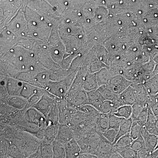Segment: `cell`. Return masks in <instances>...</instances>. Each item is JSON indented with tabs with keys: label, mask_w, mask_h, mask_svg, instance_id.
Returning a JSON list of instances; mask_svg holds the SVG:
<instances>
[{
	"label": "cell",
	"mask_w": 158,
	"mask_h": 158,
	"mask_svg": "<svg viewBox=\"0 0 158 158\" xmlns=\"http://www.w3.org/2000/svg\"><path fill=\"white\" fill-rule=\"evenodd\" d=\"M156 116L153 113L151 109L149 106L148 108V116L146 123H145V127L146 130L149 133L151 131L156 120Z\"/></svg>",
	"instance_id": "obj_27"
},
{
	"label": "cell",
	"mask_w": 158,
	"mask_h": 158,
	"mask_svg": "<svg viewBox=\"0 0 158 158\" xmlns=\"http://www.w3.org/2000/svg\"><path fill=\"white\" fill-rule=\"evenodd\" d=\"M98 85V84L95 78L92 76L87 77L85 79L83 88L85 91L89 92L97 89Z\"/></svg>",
	"instance_id": "obj_23"
},
{
	"label": "cell",
	"mask_w": 158,
	"mask_h": 158,
	"mask_svg": "<svg viewBox=\"0 0 158 158\" xmlns=\"http://www.w3.org/2000/svg\"><path fill=\"white\" fill-rule=\"evenodd\" d=\"M112 107V101L105 100L102 102L98 110L100 113L109 114L111 113Z\"/></svg>",
	"instance_id": "obj_33"
},
{
	"label": "cell",
	"mask_w": 158,
	"mask_h": 158,
	"mask_svg": "<svg viewBox=\"0 0 158 158\" xmlns=\"http://www.w3.org/2000/svg\"><path fill=\"white\" fill-rule=\"evenodd\" d=\"M65 158H77L81 154V148L73 138L65 145Z\"/></svg>",
	"instance_id": "obj_9"
},
{
	"label": "cell",
	"mask_w": 158,
	"mask_h": 158,
	"mask_svg": "<svg viewBox=\"0 0 158 158\" xmlns=\"http://www.w3.org/2000/svg\"><path fill=\"white\" fill-rule=\"evenodd\" d=\"M102 135L98 131L84 133L74 138L81 148V153L94 155L101 141Z\"/></svg>",
	"instance_id": "obj_1"
},
{
	"label": "cell",
	"mask_w": 158,
	"mask_h": 158,
	"mask_svg": "<svg viewBox=\"0 0 158 158\" xmlns=\"http://www.w3.org/2000/svg\"><path fill=\"white\" fill-rule=\"evenodd\" d=\"M145 147L144 139L141 135L138 138L134 140L131 146V148L137 152Z\"/></svg>",
	"instance_id": "obj_32"
},
{
	"label": "cell",
	"mask_w": 158,
	"mask_h": 158,
	"mask_svg": "<svg viewBox=\"0 0 158 158\" xmlns=\"http://www.w3.org/2000/svg\"><path fill=\"white\" fill-rule=\"evenodd\" d=\"M113 152V143L102 135L94 155H96L98 158H110Z\"/></svg>",
	"instance_id": "obj_6"
},
{
	"label": "cell",
	"mask_w": 158,
	"mask_h": 158,
	"mask_svg": "<svg viewBox=\"0 0 158 158\" xmlns=\"http://www.w3.org/2000/svg\"><path fill=\"white\" fill-rule=\"evenodd\" d=\"M109 117V129L118 131L121 123L122 118L114 115L113 113L108 114Z\"/></svg>",
	"instance_id": "obj_29"
},
{
	"label": "cell",
	"mask_w": 158,
	"mask_h": 158,
	"mask_svg": "<svg viewBox=\"0 0 158 158\" xmlns=\"http://www.w3.org/2000/svg\"><path fill=\"white\" fill-rule=\"evenodd\" d=\"M8 102L10 106L19 110H23L28 104V100L20 96H11Z\"/></svg>",
	"instance_id": "obj_18"
},
{
	"label": "cell",
	"mask_w": 158,
	"mask_h": 158,
	"mask_svg": "<svg viewBox=\"0 0 158 158\" xmlns=\"http://www.w3.org/2000/svg\"><path fill=\"white\" fill-rule=\"evenodd\" d=\"M148 107H146L141 111V113L138 115V117L135 121L138 122L141 126L144 127L147 120L148 112Z\"/></svg>",
	"instance_id": "obj_35"
},
{
	"label": "cell",
	"mask_w": 158,
	"mask_h": 158,
	"mask_svg": "<svg viewBox=\"0 0 158 158\" xmlns=\"http://www.w3.org/2000/svg\"><path fill=\"white\" fill-rule=\"evenodd\" d=\"M118 131L115 129H109L107 130L104 133L102 134V135L106 138L107 140L110 141L111 143H114L116 136H117V134H118Z\"/></svg>",
	"instance_id": "obj_34"
},
{
	"label": "cell",
	"mask_w": 158,
	"mask_h": 158,
	"mask_svg": "<svg viewBox=\"0 0 158 158\" xmlns=\"http://www.w3.org/2000/svg\"><path fill=\"white\" fill-rule=\"evenodd\" d=\"M97 131L103 134L109 129V117L108 114L100 113L95 118Z\"/></svg>",
	"instance_id": "obj_15"
},
{
	"label": "cell",
	"mask_w": 158,
	"mask_h": 158,
	"mask_svg": "<svg viewBox=\"0 0 158 158\" xmlns=\"http://www.w3.org/2000/svg\"><path fill=\"white\" fill-rule=\"evenodd\" d=\"M55 100L48 95L44 94L39 102L32 107L39 111L46 118Z\"/></svg>",
	"instance_id": "obj_8"
},
{
	"label": "cell",
	"mask_w": 158,
	"mask_h": 158,
	"mask_svg": "<svg viewBox=\"0 0 158 158\" xmlns=\"http://www.w3.org/2000/svg\"><path fill=\"white\" fill-rule=\"evenodd\" d=\"M132 87L134 89L137 102L143 103L148 104L150 96L144 86L138 84L134 85Z\"/></svg>",
	"instance_id": "obj_11"
},
{
	"label": "cell",
	"mask_w": 158,
	"mask_h": 158,
	"mask_svg": "<svg viewBox=\"0 0 158 158\" xmlns=\"http://www.w3.org/2000/svg\"><path fill=\"white\" fill-rule=\"evenodd\" d=\"M110 77V73L107 71L102 70L99 73L96 77L98 86L107 85L111 80Z\"/></svg>",
	"instance_id": "obj_28"
},
{
	"label": "cell",
	"mask_w": 158,
	"mask_h": 158,
	"mask_svg": "<svg viewBox=\"0 0 158 158\" xmlns=\"http://www.w3.org/2000/svg\"><path fill=\"white\" fill-rule=\"evenodd\" d=\"M44 94L41 93V92L38 91L37 93H35L34 95L30 98L28 100V104L29 106H31V107L34 106V105L37 104L40 100L41 99Z\"/></svg>",
	"instance_id": "obj_36"
},
{
	"label": "cell",
	"mask_w": 158,
	"mask_h": 158,
	"mask_svg": "<svg viewBox=\"0 0 158 158\" xmlns=\"http://www.w3.org/2000/svg\"><path fill=\"white\" fill-rule=\"evenodd\" d=\"M110 158H123L118 152L113 150V153Z\"/></svg>",
	"instance_id": "obj_41"
},
{
	"label": "cell",
	"mask_w": 158,
	"mask_h": 158,
	"mask_svg": "<svg viewBox=\"0 0 158 158\" xmlns=\"http://www.w3.org/2000/svg\"><path fill=\"white\" fill-rule=\"evenodd\" d=\"M78 110L84 112V113L87 114L88 116L94 118H96V117L98 116L99 114L100 113L98 110L95 108L88 104L82 106L81 107L79 108Z\"/></svg>",
	"instance_id": "obj_26"
},
{
	"label": "cell",
	"mask_w": 158,
	"mask_h": 158,
	"mask_svg": "<svg viewBox=\"0 0 158 158\" xmlns=\"http://www.w3.org/2000/svg\"><path fill=\"white\" fill-rule=\"evenodd\" d=\"M77 158H98L96 155L91 154L81 153Z\"/></svg>",
	"instance_id": "obj_39"
},
{
	"label": "cell",
	"mask_w": 158,
	"mask_h": 158,
	"mask_svg": "<svg viewBox=\"0 0 158 158\" xmlns=\"http://www.w3.org/2000/svg\"><path fill=\"white\" fill-rule=\"evenodd\" d=\"M113 114L120 118L128 119L131 116L132 106L129 105L122 106Z\"/></svg>",
	"instance_id": "obj_21"
},
{
	"label": "cell",
	"mask_w": 158,
	"mask_h": 158,
	"mask_svg": "<svg viewBox=\"0 0 158 158\" xmlns=\"http://www.w3.org/2000/svg\"><path fill=\"white\" fill-rule=\"evenodd\" d=\"M23 85L21 82L9 79L7 84V91L10 96H20Z\"/></svg>",
	"instance_id": "obj_13"
},
{
	"label": "cell",
	"mask_w": 158,
	"mask_h": 158,
	"mask_svg": "<svg viewBox=\"0 0 158 158\" xmlns=\"http://www.w3.org/2000/svg\"><path fill=\"white\" fill-rule=\"evenodd\" d=\"M52 145L53 158H65V145L56 140L53 141Z\"/></svg>",
	"instance_id": "obj_20"
},
{
	"label": "cell",
	"mask_w": 158,
	"mask_h": 158,
	"mask_svg": "<svg viewBox=\"0 0 158 158\" xmlns=\"http://www.w3.org/2000/svg\"><path fill=\"white\" fill-rule=\"evenodd\" d=\"M131 82L121 76L113 77L109 82V87L115 94H120L130 86Z\"/></svg>",
	"instance_id": "obj_4"
},
{
	"label": "cell",
	"mask_w": 158,
	"mask_h": 158,
	"mask_svg": "<svg viewBox=\"0 0 158 158\" xmlns=\"http://www.w3.org/2000/svg\"><path fill=\"white\" fill-rule=\"evenodd\" d=\"M143 127L138 123V122L133 121L130 131V135L133 138V140L138 138L141 135Z\"/></svg>",
	"instance_id": "obj_30"
},
{
	"label": "cell",
	"mask_w": 158,
	"mask_h": 158,
	"mask_svg": "<svg viewBox=\"0 0 158 158\" xmlns=\"http://www.w3.org/2000/svg\"><path fill=\"white\" fill-rule=\"evenodd\" d=\"M38 92V90L31 85L28 84H23L20 96L28 100L32 95Z\"/></svg>",
	"instance_id": "obj_25"
},
{
	"label": "cell",
	"mask_w": 158,
	"mask_h": 158,
	"mask_svg": "<svg viewBox=\"0 0 158 158\" xmlns=\"http://www.w3.org/2000/svg\"><path fill=\"white\" fill-rule=\"evenodd\" d=\"M144 87L150 97L158 94V74L145 83Z\"/></svg>",
	"instance_id": "obj_19"
},
{
	"label": "cell",
	"mask_w": 158,
	"mask_h": 158,
	"mask_svg": "<svg viewBox=\"0 0 158 158\" xmlns=\"http://www.w3.org/2000/svg\"><path fill=\"white\" fill-rule=\"evenodd\" d=\"M87 93L88 105L98 110L102 102L105 100V99L97 89L87 92Z\"/></svg>",
	"instance_id": "obj_12"
},
{
	"label": "cell",
	"mask_w": 158,
	"mask_h": 158,
	"mask_svg": "<svg viewBox=\"0 0 158 158\" xmlns=\"http://www.w3.org/2000/svg\"><path fill=\"white\" fill-rule=\"evenodd\" d=\"M73 138V131L71 127L66 124H59L56 141L65 145Z\"/></svg>",
	"instance_id": "obj_5"
},
{
	"label": "cell",
	"mask_w": 158,
	"mask_h": 158,
	"mask_svg": "<svg viewBox=\"0 0 158 158\" xmlns=\"http://www.w3.org/2000/svg\"><path fill=\"white\" fill-rule=\"evenodd\" d=\"M146 158H158V149H156L154 151L148 156Z\"/></svg>",
	"instance_id": "obj_40"
},
{
	"label": "cell",
	"mask_w": 158,
	"mask_h": 158,
	"mask_svg": "<svg viewBox=\"0 0 158 158\" xmlns=\"http://www.w3.org/2000/svg\"><path fill=\"white\" fill-rule=\"evenodd\" d=\"M156 120L155 123L150 133L155 135L158 137V116H156Z\"/></svg>",
	"instance_id": "obj_38"
},
{
	"label": "cell",
	"mask_w": 158,
	"mask_h": 158,
	"mask_svg": "<svg viewBox=\"0 0 158 158\" xmlns=\"http://www.w3.org/2000/svg\"><path fill=\"white\" fill-rule=\"evenodd\" d=\"M123 3V1H120V4H122Z\"/></svg>",
	"instance_id": "obj_43"
},
{
	"label": "cell",
	"mask_w": 158,
	"mask_h": 158,
	"mask_svg": "<svg viewBox=\"0 0 158 158\" xmlns=\"http://www.w3.org/2000/svg\"><path fill=\"white\" fill-rule=\"evenodd\" d=\"M67 96L66 99L68 102L75 106L77 110L82 106L88 104L87 93L85 90H75L69 93Z\"/></svg>",
	"instance_id": "obj_2"
},
{
	"label": "cell",
	"mask_w": 158,
	"mask_h": 158,
	"mask_svg": "<svg viewBox=\"0 0 158 158\" xmlns=\"http://www.w3.org/2000/svg\"><path fill=\"white\" fill-rule=\"evenodd\" d=\"M134 141L130 135V133L123 136L118 139V141L113 145V149L116 152L131 148Z\"/></svg>",
	"instance_id": "obj_14"
},
{
	"label": "cell",
	"mask_w": 158,
	"mask_h": 158,
	"mask_svg": "<svg viewBox=\"0 0 158 158\" xmlns=\"http://www.w3.org/2000/svg\"><path fill=\"white\" fill-rule=\"evenodd\" d=\"M119 95L123 106L129 105L132 106L137 102L134 89L132 86H129L123 92L119 94Z\"/></svg>",
	"instance_id": "obj_10"
},
{
	"label": "cell",
	"mask_w": 158,
	"mask_h": 158,
	"mask_svg": "<svg viewBox=\"0 0 158 158\" xmlns=\"http://www.w3.org/2000/svg\"><path fill=\"white\" fill-rule=\"evenodd\" d=\"M26 117L29 122L37 125L40 127H46V119L39 111L34 107L29 108L26 111Z\"/></svg>",
	"instance_id": "obj_3"
},
{
	"label": "cell",
	"mask_w": 158,
	"mask_h": 158,
	"mask_svg": "<svg viewBox=\"0 0 158 158\" xmlns=\"http://www.w3.org/2000/svg\"><path fill=\"white\" fill-rule=\"evenodd\" d=\"M158 149V143L156 147V150Z\"/></svg>",
	"instance_id": "obj_42"
},
{
	"label": "cell",
	"mask_w": 158,
	"mask_h": 158,
	"mask_svg": "<svg viewBox=\"0 0 158 158\" xmlns=\"http://www.w3.org/2000/svg\"><path fill=\"white\" fill-rule=\"evenodd\" d=\"M149 106L148 103H143L137 102L135 103L132 106V115L131 118L133 121L136 120V118L141 111L146 107Z\"/></svg>",
	"instance_id": "obj_24"
},
{
	"label": "cell",
	"mask_w": 158,
	"mask_h": 158,
	"mask_svg": "<svg viewBox=\"0 0 158 158\" xmlns=\"http://www.w3.org/2000/svg\"><path fill=\"white\" fill-rule=\"evenodd\" d=\"M138 158H146L149 154L145 147L138 151Z\"/></svg>",
	"instance_id": "obj_37"
},
{
	"label": "cell",
	"mask_w": 158,
	"mask_h": 158,
	"mask_svg": "<svg viewBox=\"0 0 158 158\" xmlns=\"http://www.w3.org/2000/svg\"><path fill=\"white\" fill-rule=\"evenodd\" d=\"M132 123L133 120L131 118L128 119L122 118L121 123L118 129V134L116 136V140L113 143V145L118 141L119 138L130 133Z\"/></svg>",
	"instance_id": "obj_16"
},
{
	"label": "cell",
	"mask_w": 158,
	"mask_h": 158,
	"mask_svg": "<svg viewBox=\"0 0 158 158\" xmlns=\"http://www.w3.org/2000/svg\"><path fill=\"white\" fill-rule=\"evenodd\" d=\"M97 90L102 94L104 98L107 100L112 101L116 95V94L113 92V90H111L108 85H104L100 86Z\"/></svg>",
	"instance_id": "obj_22"
},
{
	"label": "cell",
	"mask_w": 158,
	"mask_h": 158,
	"mask_svg": "<svg viewBox=\"0 0 158 158\" xmlns=\"http://www.w3.org/2000/svg\"><path fill=\"white\" fill-rule=\"evenodd\" d=\"M59 124H53L46 127L44 131V141L52 143L56 140L58 134Z\"/></svg>",
	"instance_id": "obj_17"
},
{
	"label": "cell",
	"mask_w": 158,
	"mask_h": 158,
	"mask_svg": "<svg viewBox=\"0 0 158 158\" xmlns=\"http://www.w3.org/2000/svg\"><path fill=\"white\" fill-rule=\"evenodd\" d=\"M141 135L144 138L146 149L150 154L156 150L157 145L158 137L148 132L145 127L142 128Z\"/></svg>",
	"instance_id": "obj_7"
},
{
	"label": "cell",
	"mask_w": 158,
	"mask_h": 158,
	"mask_svg": "<svg viewBox=\"0 0 158 158\" xmlns=\"http://www.w3.org/2000/svg\"><path fill=\"white\" fill-rule=\"evenodd\" d=\"M117 152L123 158H138V152L131 148L122 150Z\"/></svg>",
	"instance_id": "obj_31"
}]
</instances>
